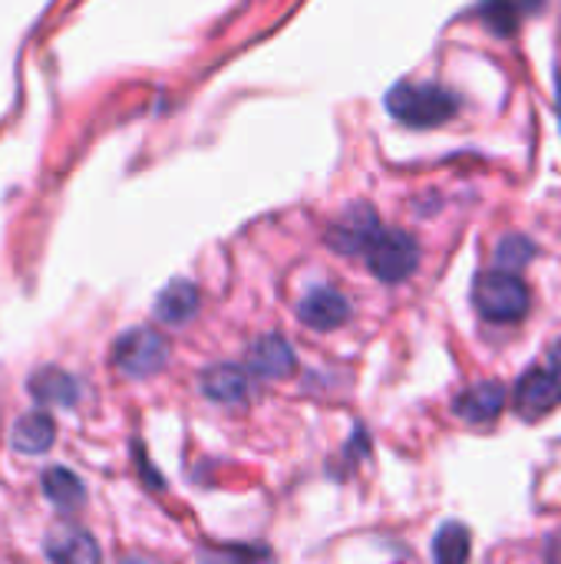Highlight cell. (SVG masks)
<instances>
[{
  "mask_svg": "<svg viewBox=\"0 0 561 564\" xmlns=\"http://www.w3.org/2000/svg\"><path fill=\"white\" fill-rule=\"evenodd\" d=\"M387 109L403 126L430 129V126H443L446 119H453L456 109H460V99L450 89H443V86L397 83L387 93Z\"/></svg>",
  "mask_w": 561,
  "mask_h": 564,
  "instance_id": "1",
  "label": "cell"
},
{
  "mask_svg": "<svg viewBox=\"0 0 561 564\" xmlns=\"http://www.w3.org/2000/svg\"><path fill=\"white\" fill-rule=\"evenodd\" d=\"M473 304L486 321L513 324L529 314L532 301H529V288L522 284V278H516L513 271H489V274H479L473 284Z\"/></svg>",
  "mask_w": 561,
  "mask_h": 564,
  "instance_id": "2",
  "label": "cell"
},
{
  "mask_svg": "<svg viewBox=\"0 0 561 564\" xmlns=\"http://www.w3.org/2000/svg\"><path fill=\"white\" fill-rule=\"evenodd\" d=\"M165 360H169V344L152 327H136V330L122 334L112 347V364L132 380H145V377L159 373L165 367Z\"/></svg>",
  "mask_w": 561,
  "mask_h": 564,
  "instance_id": "3",
  "label": "cell"
},
{
  "mask_svg": "<svg viewBox=\"0 0 561 564\" xmlns=\"http://www.w3.org/2000/svg\"><path fill=\"white\" fill-rule=\"evenodd\" d=\"M420 248L407 231H380L367 248V264L380 281H403L413 274Z\"/></svg>",
  "mask_w": 561,
  "mask_h": 564,
  "instance_id": "4",
  "label": "cell"
},
{
  "mask_svg": "<svg viewBox=\"0 0 561 564\" xmlns=\"http://www.w3.org/2000/svg\"><path fill=\"white\" fill-rule=\"evenodd\" d=\"M377 235H380L377 212L370 205H354L347 208V215H341L327 228V245L341 254H357V251H367Z\"/></svg>",
  "mask_w": 561,
  "mask_h": 564,
  "instance_id": "5",
  "label": "cell"
},
{
  "mask_svg": "<svg viewBox=\"0 0 561 564\" xmlns=\"http://www.w3.org/2000/svg\"><path fill=\"white\" fill-rule=\"evenodd\" d=\"M561 403L559 370H529L516 387V410L522 420H542Z\"/></svg>",
  "mask_w": 561,
  "mask_h": 564,
  "instance_id": "6",
  "label": "cell"
},
{
  "mask_svg": "<svg viewBox=\"0 0 561 564\" xmlns=\"http://www.w3.org/2000/svg\"><path fill=\"white\" fill-rule=\"evenodd\" d=\"M298 317L314 330H334L350 317V301L334 288H317L304 294V301L298 304Z\"/></svg>",
  "mask_w": 561,
  "mask_h": 564,
  "instance_id": "7",
  "label": "cell"
},
{
  "mask_svg": "<svg viewBox=\"0 0 561 564\" xmlns=\"http://www.w3.org/2000/svg\"><path fill=\"white\" fill-rule=\"evenodd\" d=\"M503 406H506V387L496 380H483L453 403V413L463 416L466 423H489L503 413Z\"/></svg>",
  "mask_w": 561,
  "mask_h": 564,
  "instance_id": "8",
  "label": "cell"
},
{
  "mask_svg": "<svg viewBox=\"0 0 561 564\" xmlns=\"http://www.w3.org/2000/svg\"><path fill=\"white\" fill-rule=\"evenodd\" d=\"M294 350L288 347V340L284 337H278V334H268V337H261V340H255L251 344V350H248V367L258 373V377H265V380H281V377H288L291 370H294Z\"/></svg>",
  "mask_w": 561,
  "mask_h": 564,
  "instance_id": "9",
  "label": "cell"
},
{
  "mask_svg": "<svg viewBox=\"0 0 561 564\" xmlns=\"http://www.w3.org/2000/svg\"><path fill=\"white\" fill-rule=\"evenodd\" d=\"M202 390L222 406H238L248 397V373L235 364H218L202 373Z\"/></svg>",
  "mask_w": 561,
  "mask_h": 564,
  "instance_id": "10",
  "label": "cell"
},
{
  "mask_svg": "<svg viewBox=\"0 0 561 564\" xmlns=\"http://www.w3.org/2000/svg\"><path fill=\"white\" fill-rule=\"evenodd\" d=\"M195 314H198V288L188 281H172L155 301V317L169 327H182Z\"/></svg>",
  "mask_w": 561,
  "mask_h": 564,
  "instance_id": "11",
  "label": "cell"
},
{
  "mask_svg": "<svg viewBox=\"0 0 561 564\" xmlns=\"http://www.w3.org/2000/svg\"><path fill=\"white\" fill-rule=\"evenodd\" d=\"M10 440H13V449H20L26 456H40V453H46L53 446L56 426H53V420L43 410H33V413L20 416L13 423V436Z\"/></svg>",
  "mask_w": 561,
  "mask_h": 564,
  "instance_id": "12",
  "label": "cell"
},
{
  "mask_svg": "<svg viewBox=\"0 0 561 564\" xmlns=\"http://www.w3.org/2000/svg\"><path fill=\"white\" fill-rule=\"evenodd\" d=\"M46 558L76 564L99 562V545H96L83 529H60V532H53L50 542H46Z\"/></svg>",
  "mask_w": 561,
  "mask_h": 564,
  "instance_id": "13",
  "label": "cell"
},
{
  "mask_svg": "<svg viewBox=\"0 0 561 564\" xmlns=\"http://www.w3.org/2000/svg\"><path fill=\"white\" fill-rule=\"evenodd\" d=\"M30 393L43 406H73L76 403V380L60 370H40L30 380Z\"/></svg>",
  "mask_w": 561,
  "mask_h": 564,
  "instance_id": "14",
  "label": "cell"
},
{
  "mask_svg": "<svg viewBox=\"0 0 561 564\" xmlns=\"http://www.w3.org/2000/svg\"><path fill=\"white\" fill-rule=\"evenodd\" d=\"M43 496L56 506V509H63V512H73V509H79L83 506V499H86V492H83V482L69 473V469H50L46 476H43Z\"/></svg>",
  "mask_w": 561,
  "mask_h": 564,
  "instance_id": "15",
  "label": "cell"
},
{
  "mask_svg": "<svg viewBox=\"0 0 561 564\" xmlns=\"http://www.w3.org/2000/svg\"><path fill=\"white\" fill-rule=\"evenodd\" d=\"M542 0H483L479 17L496 30V33H513L519 26V20L536 10Z\"/></svg>",
  "mask_w": 561,
  "mask_h": 564,
  "instance_id": "16",
  "label": "cell"
},
{
  "mask_svg": "<svg viewBox=\"0 0 561 564\" xmlns=\"http://www.w3.org/2000/svg\"><path fill=\"white\" fill-rule=\"evenodd\" d=\"M433 555H436V562H446V564H460L470 558V532L463 529V525H443L440 529V535H436V542H433Z\"/></svg>",
  "mask_w": 561,
  "mask_h": 564,
  "instance_id": "17",
  "label": "cell"
},
{
  "mask_svg": "<svg viewBox=\"0 0 561 564\" xmlns=\"http://www.w3.org/2000/svg\"><path fill=\"white\" fill-rule=\"evenodd\" d=\"M532 258H536V245H532L529 238H519V235L506 238V241L499 245V251H496V261H499L506 271H519V268H526Z\"/></svg>",
  "mask_w": 561,
  "mask_h": 564,
  "instance_id": "18",
  "label": "cell"
},
{
  "mask_svg": "<svg viewBox=\"0 0 561 564\" xmlns=\"http://www.w3.org/2000/svg\"><path fill=\"white\" fill-rule=\"evenodd\" d=\"M552 367H555V370L561 373V340L555 344V347H552Z\"/></svg>",
  "mask_w": 561,
  "mask_h": 564,
  "instance_id": "19",
  "label": "cell"
},
{
  "mask_svg": "<svg viewBox=\"0 0 561 564\" xmlns=\"http://www.w3.org/2000/svg\"><path fill=\"white\" fill-rule=\"evenodd\" d=\"M559 99H561V79H559Z\"/></svg>",
  "mask_w": 561,
  "mask_h": 564,
  "instance_id": "20",
  "label": "cell"
}]
</instances>
